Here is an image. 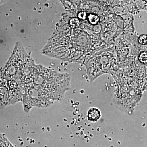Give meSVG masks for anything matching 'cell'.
I'll use <instances>...</instances> for the list:
<instances>
[{
    "instance_id": "cell-5",
    "label": "cell",
    "mask_w": 147,
    "mask_h": 147,
    "mask_svg": "<svg viewBox=\"0 0 147 147\" xmlns=\"http://www.w3.org/2000/svg\"><path fill=\"white\" fill-rule=\"evenodd\" d=\"M88 18L89 22L92 25H96L100 21V18L98 15L92 13L89 14Z\"/></svg>"
},
{
    "instance_id": "cell-6",
    "label": "cell",
    "mask_w": 147,
    "mask_h": 147,
    "mask_svg": "<svg viewBox=\"0 0 147 147\" xmlns=\"http://www.w3.org/2000/svg\"><path fill=\"white\" fill-rule=\"evenodd\" d=\"M139 60L142 63H147V52L145 51L140 53L139 55Z\"/></svg>"
},
{
    "instance_id": "cell-8",
    "label": "cell",
    "mask_w": 147,
    "mask_h": 147,
    "mask_svg": "<svg viewBox=\"0 0 147 147\" xmlns=\"http://www.w3.org/2000/svg\"><path fill=\"white\" fill-rule=\"evenodd\" d=\"M78 17L81 20H86L87 18L86 13L85 11H83L79 12L78 14Z\"/></svg>"
},
{
    "instance_id": "cell-3",
    "label": "cell",
    "mask_w": 147,
    "mask_h": 147,
    "mask_svg": "<svg viewBox=\"0 0 147 147\" xmlns=\"http://www.w3.org/2000/svg\"><path fill=\"white\" fill-rule=\"evenodd\" d=\"M101 117V113L100 110L96 107H92L88 110L87 117L89 121L96 122L100 119Z\"/></svg>"
},
{
    "instance_id": "cell-4",
    "label": "cell",
    "mask_w": 147,
    "mask_h": 147,
    "mask_svg": "<svg viewBox=\"0 0 147 147\" xmlns=\"http://www.w3.org/2000/svg\"><path fill=\"white\" fill-rule=\"evenodd\" d=\"M0 147H15L3 135L0 134Z\"/></svg>"
},
{
    "instance_id": "cell-1",
    "label": "cell",
    "mask_w": 147,
    "mask_h": 147,
    "mask_svg": "<svg viewBox=\"0 0 147 147\" xmlns=\"http://www.w3.org/2000/svg\"><path fill=\"white\" fill-rule=\"evenodd\" d=\"M70 81L68 75L35 65L22 86L25 112L34 107L46 108L62 99L70 89Z\"/></svg>"
},
{
    "instance_id": "cell-2",
    "label": "cell",
    "mask_w": 147,
    "mask_h": 147,
    "mask_svg": "<svg viewBox=\"0 0 147 147\" xmlns=\"http://www.w3.org/2000/svg\"><path fill=\"white\" fill-rule=\"evenodd\" d=\"M11 59L5 74L8 80L17 84L22 92L23 82L36 64L20 44L16 45Z\"/></svg>"
},
{
    "instance_id": "cell-7",
    "label": "cell",
    "mask_w": 147,
    "mask_h": 147,
    "mask_svg": "<svg viewBox=\"0 0 147 147\" xmlns=\"http://www.w3.org/2000/svg\"><path fill=\"white\" fill-rule=\"evenodd\" d=\"M138 42L141 45H146L147 43V36L146 35H142L138 38Z\"/></svg>"
},
{
    "instance_id": "cell-9",
    "label": "cell",
    "mask_w": 147,
    "mask_h": 147,
    "mask_svg": "<svg viewBox=\"0 0 147 147\" xmlns=\"http://www.w3.org/2000/svg\"><path fill=\"white\" fill-rule=\"evenodd\" d=\"M8 0H0V5L7 2Z\"/></svg>"
}]
</instances>
